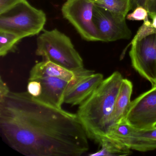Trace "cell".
Masks as SVG:
<instances>
[{
    "mask_svg": "<svg viewBox=\"0 0 156 156\" xmlns=\"http://www.w3.org/2000/svg\"><path fill=\"white\" fill-rule=\"evenodd\" d=\"M0 130L7 144L28 156H80L88 137L76 114L44 103L28 92L0 100Z\"/></svg>",
    "mask_w": 156,
    "mask_h": 156,
    "instance_id": "cell-1",
    "label": "cell"
},
{
    "mask_svg": "<svg viewBox=\"0 0 156 156\" xmlns=\"http://www.w3.org/2000/svg\"><path fill=\"white\" fill-rule=\"evenodd\" d=\"M123 79L120 73L114 72L78 108L76 115L88 138L98 143L106 137L112 126L115 103Z\"/></svg>",
    "mask_w": 156,
    "mask_h": 156,
    "instance_id": "cell-2",
    "label": "cell"
},
{
    "mask_svg": "<svg viewBox=\"0 0 156 156\" xmlns=\"http://www.w3.org/2000/svg\"><path fill=\"white\" fill-rule=\"evenodd\" d=\"M35 54L70 71L84 68L83 59L71 39L57 29L44 30L39 35Z\"/></svg>",
    "mask_w": 156,
    "mask_h": 156,
    "instance_id": "cell-3",
    "label": "cell"
},
{
    "mask_svg": "<svg viewBox=\"0 0 156 156\" xmlns=\"http://www.w3.org/2000/svg\"><path fill=\"white\" fill-rule=\"evenodd\" d=\"M46 22L44 12L34 8L27 0L0 14V30L12 33L22 39L39 34Z\"/></svg>",
    "mask_w": 156,
    "mask_h": 156,
    "instance_id": "cell-4",
    "label": "cell"
},
{
    "mask_svg": "<svg viewBox=\"0 0 156 156\" xmlns=\"http://www.w3.org/2000/svg\"><path fill=\"white\" fill-rule=\"evenodd\" d=\"M94 6L90 0H66L62 12L83 40L101 41L93 20Z\"/></svg>",
    "mask_w": 156,
    "mask_h": 156,
    "instance_id": "cell-5",
    "label": "cell"
},
{
    "mask_svg": "<svg viewBox=\"0 0 156 156\" xmlns=\"http://www.w3.org/2000/svg\"><path fill=\"white\" fill-rule=\"evenodd\" d=\"M129 54L132 66L156 86V34L139 41L132 40Z\"/></svg>",
    "mask_w": 156,
    "mask_h": 156,
    "instance_id": "cell-6",
    "label": "cell"
},
{
    "mask_svg": "<svg viewBox=\"0 0 156 156\" xmlns=\"http://www.w3.org/2000/svg\"><path fill=\"white\" fill-rule=\"evenodd\" d=\"M126 17L107 10L94 4L93 20L101 41L112 42L130 39L131 32Z\"/></svg>",
    "mask_w": 156,
    "mask_h": 156,
    "instance_id": "cell-7",
    "label": "cell"
},
{
    "mask_svg": "<svg viewBox=\"0 0 156 156\" xmlns=\"http://www.w3.org/2000/svg\"><path fill=\"white\" fill-rule=\"evenodd\" d=\"M124 120L136 128L149 129L156 126V86L131 102Z\"/></svg>",
    "mask_w": 156,
    "mask_h": 156,
    "instance_id": "cell-8",
    "label": "cell"
},
{
    "mask_svg": "<svg viewBox=\"0 0 156 156\" xmlns=\"http://www.w3.org/2000/svg\"><path fill=\"white\" fill-rule=\"evenodd\" d=\"M104 80L101 73L83 68L77 71L74 80L71 81L66 90L64 103L72 106L78 105L83 103L98 87Z\"/></svg>",
    "mask_w": 156,
    "mask_h": 156,
    "instance_id": "cell-9",
    "label": "cell"
},
{
    "mask_svg": "<svg viewBox=\"0 0 156 156\" xmlns=\"http://www.w3.org/2000/svg\"><path fill=\"white\" fill-rule=\"evenodd\" d=\"M116 140L130 150L147 151L156 149V126L138 129L130 125L127 132Z\"/></svg>",
    "mask_w": 156,
    "mask_h": 156,
    "instance_id": "cell-10",
    "label": "cell"
},
{
    "mask_svg": "<svg viewBox=\"0 0 156 156\" xmlns=\"http://www.w3.org/2000/svg\"><path fill=\"white\" fill-rule=\"evenodd\" d=\"M35 80L41 83L42 93L40 96L35 98L55 107L62 108L65 95L71 81L52 77Z\"/></svg>",
    "mask_w": 156,
    "mask_h": 156,
    "instance_id": "cell-11",
    "label": "cell"
},
{
    "mask_svg": "<svg viewBox=\"0 0 156 156\" xmlns=\"http://www.w3.org/2000/svg\"><path fill=\"white\" fill-rule=\"evenodd\" d=\"M77 75L73 72L48 60L36 64L30 71L29 81L45 77H57L68 81L74 80Z\"/></svg>",
    "mask_w": 156,
    "mask_h": 156,
    "instance_id": "cell-12",
    "label": "cell"
},
{
    "mask_svg": "<svg viewBox=\"0 0 156 156\" xmlns=\"http://www.w3.org/2000/svg\"><path fill=\"white\" fill-rule=\"evenodd\" d=\"M133 84L129 80L123 79L115 103L112 125L124 120L130 103Z\"/></svg>",
    "mask_w": 156,
    "mask_h": 156,
    "instance_id": "cell-13",
    "label": "cell"
},
{
    "mask_svg": "<svg viewBox=\"0 0 156 156\" xmlns=\"http://www.w3.org/2000/svg\"><path fill=\"white\" fill-rule=\"evenodd\" d=\"M99 145L101 149L89 156H127L131 153L130 149L120 142L109 138L102 139Z\"/></svg>",
    "mask_w": 156,
    "mask_h": 156,
    "instance_id": "cell-14",
    "label": "cell"
},
{
    "mask_svg": "<svg viewBox=\"0 0 156 156\" xmlns=\"http://www.w3.org/2000/svg\"><path fill=\"white\" fill-rule=\"evenodd\" d=\"M94 4L113 13L126 17L132 8L131 0H90Z\"/></svg>",
    "mask_w": 156,
    "mask_h": 156,
    "instance_id": "cell-15",
    "label": "cell"
},
{
    "mask_svg": "<svg viewBox=\"0 0 156 156\" xmlns=\"http://www.w3.org/2000/svg\"><path fill=\"white\" fill-rule=\"evenodd\" d=\"M21 40L14 34L0 30V56L4 57L14 51L16 45Z\"/></svg>",
    "mask_w": 156,
    "mask_h": 156,
    "instance_id": "cell-16",
    "label": "cell"
},
{
    "mask_svg": "<svg viewBox=\"0 0 156 156\" xmlns=\"http://www.w3.org/2000/svg\"><path fill=\"white\" fill-rule=\"evenodd\" d=\"M143 21L144 23L139 29L136 34L132 40L139 41L147 36L156 34V30L153 27L152 23L149 20L148 18Z\"/></svg>",
    "mask_w": 156,
    "mask_h": 156,
    "instance_id": "cell-17",
    "label": "cell"
},
{
    "mask_svg": "<svg viewBox=\"0 0 156 156\" xmlns=\"http://www.w3.org/2000/svg\"><path fill=\"white\" fill-rule=\"evenodd\" d=\"M148 18V13L145 7L137 6L135 8L133 12L128 14L126 19L129 20L144 21Z\"/></svg>",
    "mask_w": 156,
    "mask_h": 156,
    "instance_id": "cell-18",
    "label": "cell"
},
{
    "mask_svg": "<svg viewBox=\"0 0 156 156\" xmlns=\"http://www.w3.org/2000/svg\"><path fill=\"white\" fill-rule=\"evenodd\" d=\"M27 92L33 97L38 98L42 93L41 83L37 80L29 81L27 85Z\"/></svg>",
    "mask_w": 156,
    "mask_h": 156,
    "instance_id": "cell-19",
    "label": "cell"
},
{
    "mask_svg": "<svg viewBox=\"0 0 156 156\" xmlns=\"http://www.w3.org/2000/svg\"><path fill=\"white\" fill-rule=\"evenodd\" d=\"M25 0H0V14L6 12Z\"/></svg>",
    "mask_w": 156,
    "mask_h": 156,
    "instance_id": "cell-20",
    "label": "cell"
},
{
    "mask_svg": "<svg viewBox=\"0 0 156 156\" xmlns=\"http://www.w3.org/2000/svg\"><path fill=\"white\" fill-rule=\"evenodd\" d=\"M9 89L6 83L2 80V77L0 78V100L3 99L9 93Z\"/></svg>",
    "mask_w": 156,
    "mask_h": 156,
    "instance_id": "cell-21",
    "label": "cell"
},
{
    "mask_svg": "<svg viewBox=\"0 0 156 156\" xmlns=\"http://www.w3.org/2000/svg\"><path fill=\"white\" fill-rule=\"evenodd\" d=\"M145 8L148 13H156V0H147Z\"/></svg>",
    "mask_w": 156,
    "mask_h": 156,
    "instance_id": "cell-22",
    "label": "cell"
},
{
    "mask_svg": "<svg viewBox=\"0 0 156 156\" xmlns=\"http://www.w3.org/2000/svg\"><path fill=\"white\" fill-rule=\"evenodd\" d=\"M132 6H134L135 8L137 6H142L145 7L147 0H131Z\"/></svg>",
    "mask_w": 156,
    "mask_h": 156,
    "instance_id": "cell-23",
    "label": "cell"
},
{
    "mask_svg": "<svg viewBox=\"0 0 156 156\" xmlns=\"http://www.w3.org/2000/svg\"><path fill=\"white\" fill-rule=\"evenodd\" d=\"M148 16L152 19V24L156 30V13H148Z\"/></svg>",
    "mask_w": 156,
    "mask_h": 156,
    "instance_id": "cell-24",
    "label": "cell"
},
{
    "mask_svg": "<svg viewBox=\"0 0 156 156\" xmlns=\"http://www.w3.org/2000/svg\"></svg>",
    "mask_w": 156,
    "mask_h": 156,
    "instance_id": "cell-25",
    "label": "cell"
}]
</instances>
